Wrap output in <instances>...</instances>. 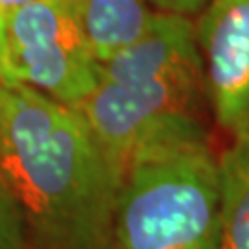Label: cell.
I'll return each mask as SVG.
<instances>
[{
  "label": "cell",
  "mask_w": 249,
  "mask_h": 249,
  "mask_svg": "<svg viewBox=\"0 0 249 249\" xmlns=\"http://www.w3.org/2000/svg\"><path fill=\"white\" fill-rule=\"evenodd\" d=\"M0 183L30 249H111L120 174L80 111L0 81Z\"/></svg>",
  "instance_id": "6da1fadb"
},
{
  "label": "cell",
  "mask_w": 249,
  "mask_h": 249,
  "mask_svg": "<svg viewBox=\"0 0 249 249\" xmlns=\"http://www.w3.org/2000/svg\"><path fill=\"white\" fill-rule=\"evenodd\" d=\"M220 153L211 137L144 153L122 172L111 249H218Z\"/></svg>",
  "instance_id": "7a4b0ae2"
},
{
  "label": "cell",
  "mask_w": 249,
  "mask_h": 249,
  "mask_svg": "<svg viewBox=\"0 0 249 249\" xmlns=\"http://www.w3.org/2000/svg\"><path fill=\"white\" fill-rule=\"evenodd\" d=\"M203 78L100 80L78 109L120 178L144 153L209 139Z\"/></svg>",
  "instance_id": "3957f363"
},
{
  "label": "cell",
  "mask_w": 249,
  "mask_h": 249,
  "mask_svg": "<svg viewBox=\"0 0 249 249\" xmlns=\"http://www.w3.org/2000/svg\"><path fill=\"white\" fill-rule=\"evenodd\" d=\"M8 43L20 83L80 109L102 80V61L72 0H32L8 11Z\"/></svg>",
  "instance_id": "277c9868"
},
{
  "label": "cell",
  "mask_w": 249,
  "mask_h": 249,
  "mask_svg": "<svg viewBox=\"0 0 249 249\" xmlns=\"http://www.w3.org/2000/svg\"><path fill=\"white\" fill-rule=\"evenodd\" d=\"M194 24L209 111L232 139L249 129V0H214Z\"/></svg>",
  "instance_id": "5b68a950"
},
{
  "label": "cell",
  "mask_w": 249,
  "mask_h": 249,
  "mask_svg": "<svg viewBox=\"0 0 249 249\" xmlns=\"http://www.w3.org/2000/svg\"><path fill=\"white\" fill-rule=\"evenodd\" d=\"M203 78L194 18L153 11L141 36L102 61V80Z\"/></svg>",
  "instance_id": "8992f818"
},
{
  "label": "cell",
  "mask_w": 249,
  "mask_h": 249,
  "mask_svg": "<svg viewBox=\"0 0 249 249\" xmlns=\"http://www.w3.org/2000/svg\"><path fill=\"white\" fill-rule=\"evenodd\" d=\"M218 249H249V129L220 153Z\"/></svg>",
  "instance_id": "52a82bcc"
},
{
  "label": "cell",
  "mask_w": 249,
  "mask_h": 249,
  "mask_svg": "<svg viewBox=\"0 0 249 249\" xmlns=\"http://www.w3.org/2000/svg\"><path fill=\"white\" fill-rule=\"evenodd\" d=\"M100 61L131 43L150 22V0H72Z\"/></svg>",
  "instance_id": "ba28073f"
},
{
  "label": "cell",
  "mask_w": 249,
  "mask_h": 249,
  "mask_svg": "<svg viewBox=\"0 0 249 249\" xmlns=\"http://www.w3.org/2000/svg\"><path fill=\"white\" fill-rule=\"evenodd\" d=\"M0 249H30L26 225L13 196L0 183Z\"/></svg>",
  "instance_id": "9c48e42d"
},
{
  "label": "cell",
  "mask_w": 249,
  "mask_h": 249,
  "mask_svg": "<svg viewBox=\"0 0 249 249\" xmlns=\"http://www.w3.org/2000/svg\"><path fill=\"white\" fill-rule=\"evenodd\" d=\"M0 81L8 83V85H15L20 83L18 74L15 71V65L11 59V52H9L8 43V13L0 6Z\"/></svg>",
  "instance_id": "30bf717a"
},
{
  "label": "cell",
  "mask_w": 249,
  "mask_h": 249,
  "mask_svg": "<svg viewBox=\"0 0 249 249\" xmlns=\"http://www.w3.org/2000/svg\"><path fill=\"white\" fill-rule=\"evenodd\" d=\"M213 2L214 0H150V6L153 11L196 18Z\"/></svg>",
  "instance_id": "8fae6325"
},
{
  "label": "cell",
  "mask_w": 249,
  "mask_h": 249,
  "mask_svg": "<svg viewBox=\"0 0 249 249\" xmlns=\"http://www.w3.org/2000/svg\"><path fill=\"white\" fill-rule=\"evenodd\" d=\"M28 2H32V0H0V6H2L4 11L8 13V11H11V9L20 8V6H24V4H28Z\"/></svg>",
  "instance_id": "7c38bea8"
}]
</instances>
